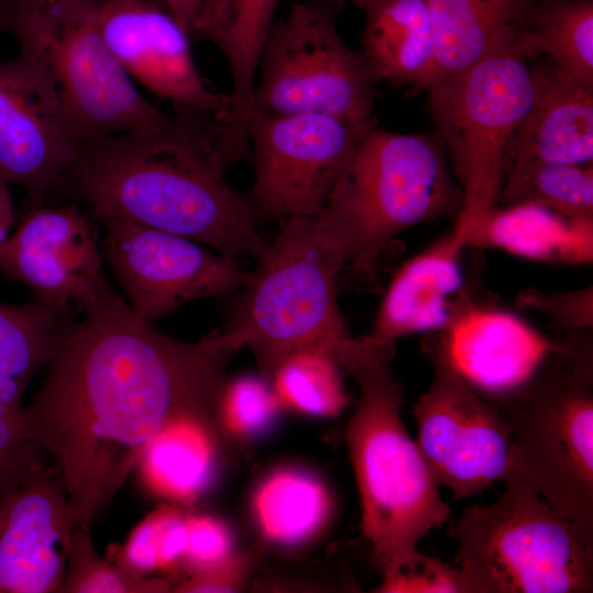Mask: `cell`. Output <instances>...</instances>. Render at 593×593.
<instances>
[{
    "label": "cell",
    "instance_id": "obj_1",
    "mask_svg": "<svg viewBox=\"0 0 593 593\" xmlns=\"http://www.w3.org/2000/svg\"><path fill=\"white\" fill-rule=\"evenodd\" d=\"M236 353L220 333L195 342L163 334L120 294L67 323L21 418L55 458L77 528H90L168 424L194 417L217 428L226 367Z\"/></svg>",
    "mask_w": 593,
    "mask_h": 593
},
{
    "label": "cell",
    "instance_id": "obj_2",
    "mask_svg": "<svg viewBox=\"0 0 593 593\" xmlns=\"http://www.w3.org/2000/svg\"><path fill=\"white\" fill-rule=\"evenodd\" d=\"M251 159L246 128L225 114L176 110L161 125L82 146L63 191L94 221L122 220L257 260L267 244L226 170Z\"/></svg>",
    "mask_w": 593,
    "mask_h": 593
},
{
    "label": "cell",
    "instance_id": "obj_3",
    "mask_svg": "<svg viewBox=\"0 0 593 593\" xmlns=\"http://www.w3.org/2000/svg\"><path fill=\"white\" fill-rule=\"evenodd\" d=\"M394 351V342L371 333L350 335L336 351L344 373L358 388L345 439L360 497L362 534L382 578L416 556L417 544L450 515L402 421Z\"/></svg>",
    "mask_w": 593,
    "mask_h": 593
},
{
    "label": "cell",
    "instance_id": "obj_4",
    "mask_svg": "<svg viewBox=\"0 0 593 593\" xmlns=\"http://www.w3.org/2000/svg\"><path fill=\"white\" fill-rule=\"evenodd\" d=\"M247 273L221 336L248 348L270 381L279 363L306 349L336 356L350 336L337 301L346 254L315 216H290Z\"/></svg>",
    "mask_w": 593,
    "mask_h": 593
},
{
    "label": "cell",
    "instance_id": "obj_5",
    "mask_svg": "<svg viewBox=\"0 0 593 593\" xmlns=\"http://www.w3.org/2000/svg\"><path fill=\"white\" fill-rule=\"evenodd\" d=\"M462 192L438 136L369 128L315 216L343 247L347 266L371 271L403 232L460 213Z\"/></svg>",
    "mask_w": 593,
    "mask_h": 593
},
{
    "label": "cell",
    "instance_id": "obj_6",
    "mask_svg": "<svg viewBox=\"0 0 593 593\" xmlns=\"http://www.w3.org/2000/svg\"><path fill=\"white\" fill-rule=\"evenodd\" d=\"M572 332L496 405L512 430L508 468L569 519L593 527V351Z\"/></svg>",
    "mask_w": 593,
    "mask_h": 593
},
{
    "label": "cell",
    "instance_id": "obj_7",
    "mask_svg": "<svg viewBox=\"0 0 593 593\" xmlns=\"http://www.w3.org/2000/svg\"><path fill=\"white\" fill-rule=\"evenodd\" d=\"M490 505L472 504L447 530L466 593H591L593 527L557 512L512 473Z\"/></svg>",
    "mask_w": 593,
    "mask_h": 593
},
{
    "label": "cell",
    "instance_id": "obj_8",
    "mask_svg": "<svg viewBox=\"0 0 593 593\" xmlns=\"http://www.w3.org/2000/svg\"><path fill=\"white\" fill-rule=\"evenodd\" d=\"M98 0L0 3V30L36 56L53 77L82 146L113 135L150 130L169 115L137 90L102 40Z\"/></svg>",
    "mask_w": 593,
    "mask_h": 593
},
{
    "label": "cell",
    "instance_id": "obj_9",
    "mask_svg": "<svg viewBox=\"0 0 593 593\" xmlns=\"http://www.w3.org/2000/svg\"><path fill=\"white\" fill-rule=\"evenodd\" d=\"M345 5V0H299L273 21L259 56L250 113H317L365 132L376 126L377 82L361 51L347 46L338 32Z\"/></svg>",
    "mask_w": 593,
    "mask_h": 593
},
{
    "label": "cell",
    "instance_id": "obj_10",
    "mask_svg": "<svg viewBox=\"0 0 593 593\" xmlns=\"http://www.w3.org/2000/svg\"><path fill=\"white\" fill-rule=\"evenodd\" d=\"M438 137L458 179L466 226L499 202L512 139L533 100L518 46L495 52L429 90Z\"/></svg>",
    "mask_w": 593,
    "mask_h": 593
},
{
    "label": "cell",
    "instance_id": "obj_11",
    "mask_svg": "<svg viewBox=\"0 0 593 593\" xmlns=\"http://www.w3.org/2000/svg\"><path fill=\"white\" fill-rule=\"evenodd\" d=\"M247 132L255 166L251 212L290 217L318 213L367 131L327 114L251 112Z\"/></svg>",
    "mask_w": 593,
    "mask_h": 593
},
{
    "label": "cell",
    "instance_id": "obj_12",
    "mask_svg": "<svg viewBox=\"0 0 593 593\" xmlns=\"http://www.w3.org/2000/svg\"><path fill=\"white\" fill-rule=\"evenodd\" d=\"M423 350L433 379L413 406L416 444L436 483L456 501L479 494L506 475L511 426L456 372L430 334Z\"/></svg>",
    "mask_w": 593,
    "mask_h": 593
},
{
    "label": "cell",
    "instance_id": "obj_13",
    "mask_svg": "<svg viewBox=\"0 0 593 593\" xmlns=\"http://www.w3.org/2000/svg\"><path fill=\"white\" fill-rule=\"evenodd\" d=\"M101 223L103 256L128 306L147 323L193 300L230 294L246 281L235 258L192 239L122 220Z\"/></svg>",
    "mask_w": 593,
    "mask_h": 593
},
{
    "label": "cell",
    "instance_id": "obj_14",
    "mask_svg": "<svg viewBox=\"0 0 593 593\" xmlns=\"http://www.w3.org/2000/svg\"><path fill=\"white\" fill-rule=\"evenodd\" d=\"M81 148L44 64L23 51L0 63V178L25 189L30 209L63 191Z\"/></svg>",
    "mask_w": 593,
    "mask_h": 593
},
{
    "label": "cell",
    "instance_id": "obj_15",
    "mask_svg": "<svg viewBox=\"0 0 593 593\" xmlns=\"http://www.w3.org/2000/svg\"><path fill=\"white\" fill-rule=\"evenodd\" d=\"M0 269L69 317L119 295L103 268L93 217L77 202L30 209L0 249Z\"/></svg>",
    "mask_w": 593,
    "mask_h": 593
},
{
    "label": "cell",
    "instance_id": "obj_16",
    "mask_svg": "<svg viewBox=\"0 0 593 593\" xmlns=\"http://www.w3.org/2000/svg\"><path fill=\"white\" fill-rule=\"evenodd\" d=\"M94 18L105 45L133 81L176 110L215 111L232 121L231 94L208 88L193 60L190 34L164 5L98 0Z\"/></svg>",
    "mask_w": 593,
    "mask_h": 593
},
{
    "label": "cell",
    "instance_id": "obj_17",
    "mask_svg": "<svg viewBox=\"0 0 593 593\" xmlns=\"http://www.w3.org/2000/svg\"><path fill=\"white\" fill-rule=\"evenodd\" d=\"M76 515L58 473L42 468L0 495V593H61Z\"/></svg>",
    "mask_w": 593,
    "mask_h": 593
},
{
    "label": "cell",
    "instance_id": "obj_18",
    "mask_svg": "<svg viewBox=\"0 0 593 593\" xmlns=\"http://www.w3.org/2000/svg\"><path fill=\"white\" fill-rule=\"evenodd\" d=\"M432 336L456 372L495 404L521 388L557 344L518 315L472 300Z\"/></svg>",
    "mask_w": 593,
    "mask_h": 593
},
{
    "label": "cell",
    "instance_id": "obj_19",
    "mask_svg": "<svg viewBox=\"0 0 593 593\" xmlns=\"http://www.w3.org/2000/svg\"><path fill=\"white\" fill-rule=\"evenodd\" d=\"M466 247V230L456 223L449 233L406 260L387 288L371 334L394 342L445 331L471 300L462 270Z\"/></svg>",
    "mask_w": 593,
    "mask_h": 593
},
{
    "label": "cell",
    "instance_id": "obj_20",
    "mask_svg": "<svg viewBox=\"0 0 593 593\" xmlns=\"http://www.w3.org/2000/svg\"><path fill=\"white\" fill-rule=\"evenodd\" d=\"M530 76L533 100L512 139L506 169L528 164L592 165L593 83L546 57L534 59Z\"/></svg>",
    "mask_w": 593,
    "mask_h": 593
},
{
    "label": "cell",
    "instance_id": "obj_21",
    "mask_svg": "<svg viewBox=\"0 0 593 593\" xmlns=\"http://www.w3.org/2000/svg\"><path fill=\"white\" fill-rule=\"evenodd\" d=\"M536 0H425L435 71L427 90L501 49L518 46Z\"/></svg>",
    "mask_w": 593,
    "mask_h": 593
},
{
    "label": "cell",
    "instance_id": "obj_22",
    "mask_svg": "<svg viewBox=\"0 0 593 593\" xmlns=\"http://www.w3.org/2000/svg\"><path fill=\"white\" fill-rule=\"evenodd\" d=\"M463 227L467 246L496 248L541 262L593 260V221L570 219L536 204L495 205Z\"/></svg>",
    "mask_w": 593,
    "mask_h": 593
},
{
    "label": "cell",
    "instance_id": "obj_23",
    "mask_svg": "<svg viewBox=\"0 0 593 593\" xmlns=\"http://www.w3.org/2000/svg\"><path fill=\"white\" fill-rule=\"evenodd\" d=\"M363 14V54L376 82L427 90L435 71V42L425 0H350Z\"/></svg>",
    "mask_w": 593,
    "mask_h": 593
},
{
    "label": "cell",
    "instance_id": "obj_24",
    "mask_svg": "<svg viewBox=\"0 0 593 593\" xmlns=\"http://www.w3.org/2000/svg\"><path fill=\"white\" fill-rule=\"evenodd\" d=\"M217 428L201 418H178L145 447L137 466L155 494L191 504L212 484L217 467Z\"/></svg>",
    "mask_w": 593,
    "mask_h": 593
},
{
    "label": "cell",
    "instance_id": "obj_25",
    "mask_svg": "<svg viewBox=\"0 0 593 593\" xmlns=\"http://www.w3.org/2000/svg\"><path fill=\"white\" fill-rule=\"evenodd\" d=\"M332 495L314 474L281 468L257 486L251 500L254 521L268 541L296 547L314 539L328 524Z\"/></svg>",
    "mask_w": 593,
    "mask_h": 593
},
{
    "label": "cell",
    "instance_id": "obj_26",
    "mask_svg": "<svg viewBox=\"0 0 593 593\" xmlns=\"http://www.w3.org/2000/svg\"><path fill=\"white\" fill-rule=\"evenodd\" d=\"M71 320L36 299L19 305L0 302V400L22 410L27 384L48 365Z\"/></svg>",
    "mask_w": 593,
    "mask_h": 593
},
{
    "label": "cell",
    "instance_id": "obj_27",
    "mask_svg": "<svg viewBox=\"0 0 593 593\" xmlns=\"http://www.w3.org/2000/svg\"><path fill=\"white\" fill-rule=\"evenodd\" d=\"M279 0H223L202 38L225 57L231 76L232 121L247 127L259 56L273 23Z\"/></svg>",
    "mask_w": 593,
    "mask_h": 593
},
{
    "label": "cell",
    "instance_id": "obj_28",
    "mask_svg": "<svg viewBox=\"0 0 593 593\" xmlns=\"http://www.w3.org/2000/svg\"><path fill=\"white\" fill-rule=\"evenodd\" d=\"M518 48L593 83V0H536Z\"/></svg>",
    "mask_w": 593,
    "mask_h": 593
},
{
    "label": "cell",
    "instance_id": "obj_29",
    "mask_svg": "<svg viewBox=\"0 0 593 593\" xmlns=\"http://www.w3.org/2000/svg\"><path fill=\"white\" fill-rule=\"evenodd\" d=\"M500 203H532L570 219L593 221L592 165L528 164L508 167Z\"/></svg>",
    "mask_w": 593,
    "mask_h": 593
},
{
    "label": "cell",
    "instance_id": "obj_30",
    "mask_svg": "<svg viewBox=\"0 0 593 593\" xmlns=\"http://www.w3.org/2000/svg\"><path fill=\"white\" fill-rule=\"evenodd\" d=\"M343 373L334 354L306 349L283 359L270 382L284 409L312 416L335 417L350 402Z\"/></svg>",
    "mask_w": 593,
    "mask_h": 593
},
{
    "label": "cell",
    "instance_id": "obj_31",
    "mask_svg": "<svg viewBox=\"0 0 593 593\" xmlns=\"http://www.w3.org/2000/svg\"><path fill=\"white\" fill-rule=\"evenodd\" d=\"M187 515L174 506H159L131 532L114 562L143 578L180 567L187 541Z\"/></svg>",
    "mask_w": 593,
    "mask_h": 593
},
{
    "label": "cell",
    "instance_id": "obj_32",
    "mask_svg": "<svg viewBox=\"0 0 593 593\" xmlns=\"http://www.w3.org/2000/svg\"><path fill=\"white\" fill-rule=\"evenodd\" d=\"M174 586L170 580L136 577L102 558L89 529L72 533L61 593H161Z\"/></svg>",
    "mask_w": 593,
    "mask_h": 593
},
{
    "label": "cell",
    "instance_id": "obj_33",
    "mask_svg": "<svg viewBox=\"0 0 593 593\" xmlns=\"http://www.w3.org/2000/svg\"><path fill=\"white\" fill-rule=\"evenodd\" d=\"M283 410L271 382L262 376L243 374L226 380L217 403L219 433L237 440L258 438Z\"/></svg>",
    "mask_w": 593,
    "mask_h": 593
},
{
    "label": "cell",
    "instance_id": "obj_34",
    "mask_svg": "<svg viewBox=\"0 0 593 593\" xmlns=\"http://www.w3.org/2000/svg\"><path fill=\"white\" fill-rule=\"evenodd\" d=\"M21 411L0 400V495L43 467V450L25 430Z\"/></svg>",
    "mask_w": 593,
    "mask_h": 593
},
{
    "label": "cell",
    "instance_id": "obj_35",
    "mask_svg": "<svg viewBox=\"0 0 593 593\" xmlns=\"http://www.w3.org/2000/svg\"><path fill=\"white\" fill-rule=\"evenodd\" d=\"M235 553L230 526L210 515H187V541L180 567L190 575L217 568Z\"/></svg>",
    "mask_w": 593,
    "mask_h": 593
},
{
    "label": "cell",
    "instance_id": "obj_36",
    "mask_svg": "<svg viewBox=\"0 0 593 593\" xmlns=\"http://www.w3.org/2000/svg\"><path fill=\"white\" fill-rule=\"evenodd\" d=\"M379 592H457L466 593L457 567L418 552L393 573L383 577Z\"/></svg>",
    "mask_w": 593,
    "mask_h": 593
},
{
    "label": "cell",
    "instance_id": "obj_37",
    "mask_svg": "<svg viewBox=\"0 0 593 593\" xmlns=\"http://www.w3.org/2000/svg\"><path fill=\"white\" fill-rule=\"evenodd\" d=\"M517 302L521 307L547 316L555 327L568 333L592 329V287L566 293H544L536 289L525 290L518 295Z\"/></svg>",
    "mask_w": 593,
    "mask_h": 593
},
{
    "label": "cell",
    "instance_id": "obj_38",
    "mask_svg": "<svg viewBox=\"0 0 593 593\" xmlns=\"http://www.w3.org/2000/svg\"><path fill=\"white\" fill-rule=\"evenodd\" d=\"M250 553H234L224 563L208 572L177 583L174 592H234L243 586L250 569Z\"/></svg>",
    "mask_w": 593,
    "mask_h": 593
},
{
    "label": "cell",
    "instance_id": "obj_39",
    "mask_svg": "<svg viewBox=\"0 0 593 593\" xmlns=\"http://www.w3.org/2000/svg\"><path fill=\"white\" fill-rule=\"evenodd\" d=\"M205 1L206 0H161V3L190 36H197L203 20Z\"/></svg>",
    "mask_w": 593,
    "mask_h": 593
},
{
    "label": "cell",
    "instance_id": "obj_40",
    "mask_svg": "<svg viewBox=\"0 0 593 593\" xmlns=\"http://www.w3.org/2000/svg\"><path fill=\"white\" fill-rule=\"evenodd\" d=\"M13 222V205L7 188V182L0 178V249L9 237V232Z\"/></svg>",
    "mask_w": 593,
    "mask_h": 593
},
{
    "label": "cell",
    "instance_id": "obj_41",
    "mask_svg": "<svg viewBox=\"0 0 593 593\" xmlns=\"http://www.w3.org/2000/svg\"><path fill=\"white\" fill-rule=\"evenodd\" d=\"M223 0H206L205 1V10L203 20L200 26V30L198 32V36L201 37L202 34L211 26V24L216 19L221 7H222Z\"/></svg>",
    "mask_w": 593,
    "mask_h": 593
},
{
    "label": "cell",
    "instance_id": "obj_42",
    "mask_svg": "<svg viewBox=\"0 0 593 593\" xmlns=\"http://www.w3.org/2000/svg\"><path fill=\"white\" fill-rule=\"evenodd\" d=\"M37 1H41V0H0L1 3L14 4V5H24V4L34 3Z\"/></svg>",
    "mask_w": 593,
    "mask_h": 593
}]
</instances>
